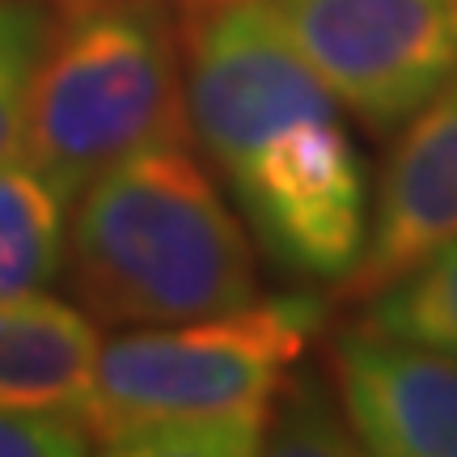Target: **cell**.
Instances as JSON below:
<instances>
[{"label":"cell","mask_w":457,"mask_h":457,"mask_svg":"<svg viewBox=\"0 0 457 457\" xmlns=\"http://www.w3.org/2000/svg\"><path fill=\"white\" fill-rule=\"evenodd\" d=\"M182 77L191 131L225 179L250 237L284 276H356L373 195L343 102L262 0H187Z\"/></svg>","instance_id":"cell-1"},{"label":"cell","mask_w":457,"mask_h":457,"mask_svg":"<svg viewBox=\"0 0 457 457\" xmlns=\"http://www.w3.org/2000/svg\"><path fill=\"white\" fill-rule=\"evenodd\" d=\"M322 330V301L305 293L191 322L123 327L102 343L85 424L102 453L254 457L284 381Z\"/></svg>","instance_id":"cell-2"},{"label":"cell","mask_w":457,"mask_h":457,"mask_svg":"<svg viewBox=\"0 0 457 457\" xmlns=\"http://www.w3.org/2000/svg\"><path fill=\"white\" fill-rule=\"evenodd\" d=\"M68 279L106 327H162L250 305L259 250L187 140L140 148L77 195Z\"/></svg>","instance_id":"cell-3"},{"label":"cell","mask_w":457,"mask_h":457,"mask_svg":"<svg viewBox=\"0 0 457 457\" xmlns=\"http://www.w3.org/2000/svg\"><path fill=\"white\" fill-rule=\"evenodd\" d=\"M187 131L182 21L170 0H81L51 30L21 148L72 204L111 165Z\"/></svg>","instance_id":"cell-4"},{"label":"cell","mask_w":457,"mask_h":457,"mask_svg":"<svg viewBox=\"0 0 457 457\" xmlns=\"http://www.w3.org/2000/svg\"><path fill=\"white\" fill-rule=\"evenodd\" d=\"M364 128H403L457 77V0H262Z\"/></svg>","instance_id":"cell-5"},{"label":"cell","mask_w":457,"mask_h":457,"mask_svg":"<svg viewBox=\"0 0 457 457\" xmlns=\"http://www.w3.org/2000/svg\"><path fill=\"white\" fill-rule=\"evenodd\" d=\"M330 381L356 449L457 457V356L360 322L330 339Z\"/></svg>","instance_id":"cell-6"},{"label":"cell","mask_w":457,"mask_h":457,"mask_svg":"<svg viewBox=\"0 0 457 457\" xmlns=\"http://www.w3.org/2000/svg\"><path fill=\"white\" fill-rule=\"evenodd\" d=\"M457 237V77L407 119L373 195V225L356 276L343 288L369 296L411 262Z\"/></svg>","instance_id":"cell-7"},{"label":"cell","mask_w":457,"mask_h":457,"mask_svg":"<svg viewBox=\"0 0 457 457\" xmlns=\"http://www.w3.org/2000/svg\"><path fill=\"white\" fill-rule=\"evenodd\" d=\"M94 318L60 296L21 293L0 301V407L81 411L98 373Z\"/></svg>","instance_id":"cell-8"},{"label":"cell","mask_w":457,"mask_h":457,"mask_svg":"<svg viewBox=\"0 0 457 457\" xmlns=\"http://www.w3.org/2000/svg\"><path fill=\"white\" fill-rule=\"evenodd\" d=\"M72 199L26 148L0 162V301L43 293L68 254Z\"/></svg>","instance_id":"cell-9"},{"label":"cell","mask_w":457,"mask_h":457,"mask_svg":"<svg viewBox=\"0 0 457 457\" xmlns=\"http://www.w3.org/2000/svg\"><path fill=\"white\" fill-rule=\"evenodd\" d=\"M364 327L457 356V237L364 296Z\"/></svg>","instance_id":"cell-10"},{"label":"cell","mask_w":457,"mask_h":457,"mask_svg":"<svg viewBox=\"0 0 457 457\" xmlns=\"http://www.w3.org/2000/svg\"><path fill=\"white\" fill-rule=\"evenodd\" d=\"M356 436L347 428L335 381H322L313 369H293L284 381L271 424H267V453H356Z\"/></svg>","instance_id":"cell-11"},{"label":"cell","mask_w":457,"mask_h":457,"mask_svg":"<svg viewBox=\"0 0 457 457\" xmlns=\"http://www.w3.org/2000/svg\"><path fill=\"white\" fill-rule=\"evenodd\" d=\"M51 21L34 0H0V162L26 140V114Z\"/></svg>","instance_id":"cell-12"},{"label":"cell","mask_w":457,"mask_h":457,"mask_svg":"<svg viewBox=\"0 0 457 457\" xmlns=\"http://www.w3.org/2000/svg\"><path fill=\"white\" fill-rule=\"evenodd\" d=\"M94 432L81 411H30L0 407V457H81Z\"/></svg>","instance_id":"cell-13"}]
</instances>
